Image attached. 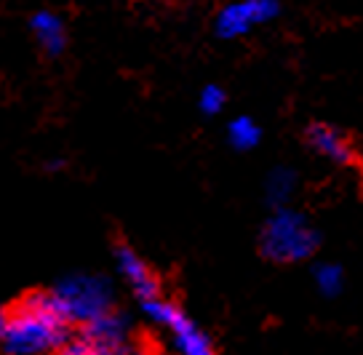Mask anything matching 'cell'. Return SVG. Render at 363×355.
Masks as SVG:
<instances>
[{"label": "cell", "mask_w": 363, "mask_h": 355, "mask_svg": "<svg viewBox=\"0 0 363 355\" xmlns=\"http://www.w3.org/2000/svg\"><path fill=\"white\" fill-rule=\"evenodd\" d=\"M166 329H171V334H174V344H177L179 355H216L211 342L206 339V334L195 323L187 321L184 312H179Z\"/></svg>", "instance_id": "cell-8"}, {"label": "cell", "mask_w": 363, "mask_h": 355, "mask_svg": "<svg viewBox=\"0 0 363 355\" xmlns=\"http://www.w3.org/2000/svg\"><path fill=\"white\" fill-rule=\"evenodd\" d=\"M118 267H121V273H123L125 281L131 283V288L142 297V302L158 297L160 286H158L155 273L150 270L147 262H145L134 249H128L123 243L118 246Z\"/></svg>", "instance_id": "cell-5"}, {"label": "cell", "mask_w": 363, "mask_h": 355, "mask_svg": "<svg viewBox=\"0 0 363 355\" xmlns=\"http://www.w3.org/2000/svg\"><path fill=\"white\" fill-rule=\"evenodd\" d=\"M230 142L240 150L254 147V145L259 142V128L254 126L249 118H238V120H233V126H230Z\"/></svg>", "instance_id": "cell-10"}, {"label": "cell", "mask_w": 363, "mask_h": 355, "mask_svg": "<svg viewBox=\"0 0 363 355\" xmlns=\"http://www.w3.org/2000/svg\"><path fill=\"white\" fill-rule=\"evenodd\" d=\"M201 107H203V113L216 115L225 107V91L216 89V86H206L203 94H201Z\"/></svg>", "instance_id": "cell-12"}, {"label": "cell", "mask_w": 363, "mask_h": 355, "mask_svg": "<svg viewBox=\"0 0 363 355\" xmlns=\"http://www.w3.org/2000/svg\"><path fill=\"white\" fill-rule=\"evenodd\" d=\"M315 283L326 297H334V294H340L342 283H345V275H342L337 264H323V267L315 270Z\"/></svg>", "instance_id": "cell-11"}, {"label": "cell", "mask_w": 363, "mask_h": 355, "mask_svg": "<svg viewBox=\"0 0 363 355\" xmlns=\"http://www.w3.org/2000/svg\"><path fill=\"white\" fill-rule=\"evenodd\" d=\"M3 347L9 355H45L67 342V321L62 318L51 291H33L6 312Z\"/></svg>", "instance_id": "cell-1"}, {"label": "cell", "mask_w": 363, "mask_h": 355, "mask_svg": "<svg viewBox=\"0 0 363 355\" xmlns=\"http://www.w3.org/2000/svg\"><path fill=\"white\" fill-rule=\"evenodd\" d=\"M51 297L67 323H89L110 312L113 305L110 283L99 275H69L51 291Z\"/></svg>", "instance_id": "cell-3"}, {"label": "cell", "mask_w": 363, "mask_h": 355, "mask_svg": "<svg viewBox=\"0 0 363 355\" xmlns=\"http://www.w3.org/2000/svg\"><path fill=\"white\" fill-rule=\"evenodd\" d=\"M3 332H6V310H0V339H3Z\"/></svg>", "instance_id": "cell-15"}, {"label": "cell", "mask_w": 363, "mask_h": 355, "mask_svg": "<svg viewBox=\"0 0 363 355\" xmlns=\"http://www.w3.org/2000/svg\"><path fill=\"white\" fill-rule=\"evenodd\" d=\"M35 33H38V38H40V43H43V48L48 51V54H59L62 48H65V43H67V38H65V27H62V22H59L54 13H38L35 16Z\"/></svg>", "instance_id": "cell-9"}, {"label": "cell", "mask_w": 363, "mask_h": 355, "mask_svg": "<svg viewBox=\"0 0 363 355\" xmlns=\"http://www.w3.org/2000/svg\"><path fill=\"white\" fill-rule=\"evenodd\" d=\"M83 339L102 347L104 353L121 350L125 342V321L118 312H104V315L86 323V337Z\"/></svg>", "instance_id": "cell-7"}, {"label": "cell", "mask_w": 363, "mask_h": 355, "mask_svg": "<svg viewBox=\"0 0 363 355\" xmlns=\"http://www.w3.org/2000/svg\"><path fill=\"white\" fill-rule=\"evenodd\" d=\"M107 355H145V353H134V350H125V347H121V350H113V353Z\"/></svg>", "instance_id": "cell-14"}, {"label": "cell", "mask_w": 363, "mask_h": 355, "mask_svg": "<svg viewBox=\"0 0 363 355\" xmlns=\"http://www.w3.org/2000/svg\"><path fill=\"white\" fill-rule=\"evenodd\" d=\"M59 355H107L102 347H96L89 339H72L59 347Z\"/></svg>", "instance_id": "cell-13"}, {"label": "cell", "mask_w": 363, "mask_h": 355, "mask_svg": "<svg viewBox=\"0 0 363 355\" xmlns=\"http://www.w3.org/2000/svg\"><path fill=\"white\" fill-rule=\"evenodd\" d=\"M259 249L272 262H302L318 249V232L302 214L281 208L262 230Z\"/></svg>", "instance_id": "cell-2"}, {"label": "cell", "mask_w": 363, "mask_h": 355, "mask_svg": "<svg viewBox=\"0 0 363 355\" xmlns=\"http://www.w3.org/2000/svg\"><path fill=\"white\" fill-rule=\"evenodd\" d=\"M272 13H278L275 0H246V3H233L227 6L225 13L219 16V33L225 38H233L238 33H246L254 22H264Z\"/></svg>", "instance_id": "cell-4"}, {"label": "cell", "mask_w": 363, "mask_h": 355, "mask_svg": "<svg viewBox=\"0 0 363 355\" xmlns=\"http://www.w3.org/2000/svg\"><path fill=\"white\" fill-rule=\"evenodd\" d=\"M307 142L320 152L331 158L340 166H350L355 161V150H352L350 139L345 137L342 131H337L334 126H326V123H313L307 128Z\"/></svg>", "instance_id": "cell-6"}]
</instances>
